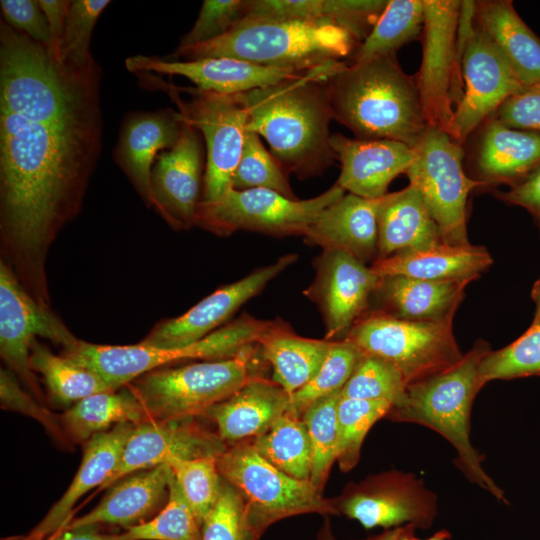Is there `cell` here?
Listing matches in <instances>:
<instances>
[{
	"mask_svg": "<svg viewBox=\"0 0 540 540\" xmlns=\"http://www.w3.org/2000/svg\"><path fill=\"white\" fill-rule=\"evenodd\" d=\"M101 68L75 69L0 22V231L14 273L46 290L45 259L101 151Z\"/></svg>",
	"mask_w": 540,
	"mask_h": 540,
	"instance_id": "6da1fadb",
	"label": "cell"
},
{
	"mask_svg": "<svg viewBox=\"0 0 540 540\" xmlns=\"http://www.w3.org/2000/svg\"><path fill=\"white\" fill-rule=\"evenodd\" d=\"M346 61H334L307 74L240 94L247 109V131L262 136L287 173L306 179L335 161L329 131L333 119L328 81Z\"/></svg>",
	"mask_w": 540,
	"mask_h": 540,
	"instance_id": "7a4b0ae2",
	"label": "cell"
},
{
	"mask_svg": "<svg viewBox=\"0 0 540 540\" xmlns=\"http://www.w3.org/2000/svg\"><path fill=\"white\" fill-rule=\"evenodd\" d=\"M327 87L333 119L357 139L414 148L428 126L415 77L402 70L396 54L347 63Z\"/></svg>",
	"mask_w": 540,
	"mask_h": 540,
	"instance_id": "3957f363",
	"label": "cell"
},
{
	"mask_svg": "<svg viewBox=\"0 0 540 540\" xmlns=\"http://www.w3.org/2000/svg\"><path fill=\"white\" fill-rule=\"evenodd\" d=\"M490 350L486 341L478 340L453 367L409 384L403 401L392 407L387 417L420 424L440 434L456 450L457 464L466 477L506 502L504 491L482 467L484 456L470 439L472 404L482 389L479 366Z\"/></svg>",
	"mask_w": 540,
	"mask_h": 540,
	"instance_id": "277c9868",
	"label": "cell"
},
{
	"mask_svg": "<svg viewBox=\"0 0 540 540\" xmlns=\"http://www.w3.org/2000/svg\"><path fill=\"white\" fill-rule=\"evenodd\" d=\"M358 46L348 32L334 25L243 18L225 35L207 43L178 47L171 57H229L306 72L351 56Z\"/></svg>",
	"mask_w": 540,
	"mask_h": 540,
	"instance_id": "5b68a950",
	"label": "cell"
},
{
	"mask_svg": "<svg viewBox=\"0 0 540 540\" xmlns=\"http://www.w3.org/2000/svg\"><path fill=\"white\" fill-rule=\"evenodd\" d=\"M271 322L243 313L203 339L179 348H157L140 342L124 346L100 345L76 339L63 348L62 355L94 371L118 390L149 371L177 362L232 358L246 347L258 344Z\"/></svg>",
	"mask_w": 540,
	"mask_h": 540,
	"instance_id": "8992f818",
	"label": "cell"
},
{
	"mask_svg": "<svg viewBox=\"0 0 540 540\" xmlns=\"http://www.w3.org/2000/svg\"><path fill=\"white\" fill-rule=\"evenodd\" d=\"M256 345L228 359L158 368L126 387L142 405L146 421L204 415L210 407L260 376L255 373Z\"/></svg>",
	"mask_w": 540,
	"mask_h": 540,
	"instance_id": "52a82bcc",
	"label": "cell"
},
{
	"mask_svg": "<svg viewBox=\"0 0 540 540\" xmlns=\"http://www.w3.org/2000/svg\"><path fill=\"white\" fill-rule=\"evenodd\" d=\"M221 477L234 486L246 505L247 526L257 540L273 522L303 513H337L309 480L277 469L248 443H238L217 458Z\"/></svg>",
	"mask_w": 540,
	"mask_h": 540,
	"instance_id": "ba28073f",
	"label": "cell"
},
{
	"mask_svg": "<svg viewBox=\"0 0 540 540\" xmlns=\"http://www.w3.org/2000/svg\"><path fill=\"white\" fill-rule=\"evenodd\" d=\"M363 354L395 365L411 384L456 365L463 357L453 333V319L410 321L383 310L366 312L344 338Z\"/></svg>",
	"mask_w": 540,
	"mask_h": 540,
	"instance_id": "9c48e42d",
	"label": "cell"
},
{
	"mask_svg": "<svg viewBox=\"0 0 540 540\" xmlns=\"http://www.w3.org/2000/svg\"><path fill=\"white\" fill-rule=\"evenodd\" d=\"M413 149L415 159L405 174L409 184L420 192L442 242L453 246L470 245L468 198L473 190L483 186L464 169V145L446 131L427 126Z\"/></svg>",
	"mask_w": 540,
	"mask_h": 540,
	"instance_id": "30bf717a",
	"label": "cell"
},
{
	"mask_svg": "<svg viewBox=\"0 0 540 540\" xmlns=\"http://www.w3.org/2000/svg\"><path fill=\"white\" fill-rule=\"evenodd\" d=\"M345 195L335 183L322 194L291 199L265 188L231 189L214 203H200L196 225L218 236L237 231L275 237L304 236L320 213Z\"/></svg>",
	"mask_w": 540,
	"mask_h": 540,
	"instance_id": "8fae6325",
	"label": "cell"
},
{
	"mask_svg": "<svg viewBox=\"0 0 540 540\" xmlns=\"http://www.w3.org/2000/svg\"><path fill=\"white\" fill-rule=\"evenodd\" d=\"M460 0H423L422 60L415 76L428 126L450 132L462 99Z\"/></svg>",
	"mask_w": 540,
	"mask_h": 540,
	"instance_id": "7c38bea8",
	"label": "cell"
},
{
	"mask_svg": "<svg viewBox=\"0 0 540 540\" xmlns=\"http://www.w3.org/2000/svg\"><path fill=\"white\" fill-rule=\"evenodd\" d=\"M464 92L455 107L449 134L462 145L502 103L524 86L473 20V1H463L459 26Z\"/></svg>",
	"mask_w": 540,
	"mask_h": 540,
	"instance_id": "4fadbf2b",
	"label": "cell"
},
{
	"mask_svg": "<svg viewBox=\"0 0 540 540\" xmlns=\"http://www.w3.org/2000/svg\"><path fill=\"white\" fill-rule=\"evenodd\" d=\"M191 101L173 91L184 120L195 127L206 145V167L200 203H214L232 189L247 134L248 113L240 94L189 89Z\"/></svg>",
	"mask_w": 540,
	"mask_h": 540,
	"instance_id": "5bb4252c",
	"label": "cell"
},
{
	"mask_svg": "<svg viewBox=\"0 0 540 540\" xmlns=\"http://www.w3.org/2000/svg\"><path fill=\"white\" fill-rule=\"evenodd\" d=\"M65 348L77 338L48 306L38 302L20 283L14 271L0 262V353L26 389L40 402L43 393L30 365L36 337Z\"/></svg>",
	"mask_w": 540,
	"mask_h": 540,
	"instance_id": "9a60e30c",
	"label": "cell"
},
{
	"mask_svg": "<svg viewBox=\"0 0 540 540\" xmlns=\"http://www.w3.org/2000/svg\"><path fill=\"white\" fill-rule=\"evenodd\" d=\"M315 268V278L304 294L316 303L322 314L325 339L346 337L366 313L382 277L350 254L335 249L322 250Z\"/></svg>",
	"mask_w": 540,
	"mask_h": 540,
	"instance_id": "2e32d148",
	"label": "cell"
},
{
	"mask_svg": "<svg viewBox=\"0 0 540 540\" xmlns=\"http://www.w3.org/2000/svg\"><path fill=\"white\" fill-rule=\"evenodd\" d=\"M297 258L295 253L283 255L274 263L220 287L184 314L157 324L140 343L157 348H179L203 339L222 327L242 305L260 294Z\"/></svg>",
	"mask_w": 540,
	"mask_h": 540,
	"instance_id": "e0dca14e",
	"label": "cell"
},
{
	"mask_svg": "<svg viewBox=\"0 0 540 540\" xmlns=\"http://www.w3.org/2000/svg\"><path fill=\"white\" fill-rule=\"evenodd\" d=\"M226 449L219 434L204 428L196 417L144 421L134 426L115 472L101 489L109 488L128 474L165 464L172 458L219 457Z\"/></svg>",
	"mask_w": 540,
	"mask_h": 540,
	"instance_id": "ac0fdd59",
	"label": "cell"
},
{
	"mask_svg": "<svg viewBox=\"0 0 540 540\" xmlns=\"http://www.w3.org/2000/svg\"><path fill=\"white\" fill-rule=\"evenodd\" d=\"M467 140L464 157L483 188L513 187L540 166L539 131L510 128L492 115Z\"/></svg>",
	"mask_w": 540,
	"mask_h": 540,
	"instance_id": "d6986e66",
	"label": "cell"
},
{
	"mask_svg": "<svg viewBox=\"0 0 540 540\" xmlns=\"http://www.w3.org/2000/svg\"><path fill=\"white\" fill-rule=\"evenodd\" d=\"M202 174L200 132L185 121L178 142L152 167L153 205L175 229L196 225Z\"/></svg>",
	"mask_w": 540,
	"mask_h": 540,
	"instance_id": "ffe728a7",
	"label": "cell"
},
{
	"mask_svg": "<svg viewBox=\"0 0 540 540\" xmlns=\"http://www.w3.org/2000/svg\"><path fill=\"white\" fill-rule=\"evenodd\" d=\"M125 65L131 72L182 76L193 82L197 89L227 95L265 88L309 72L264 66L229 57L178 60L137 55L127 58Z\"/></svg>",
	"mask_w": 540,
	"mask_h": 540,
	"instance_id": "44dd1931",
	"label": "cell"
},
{
	"mask_svg": "<svg viewBox=\"0 0 540 540\" xmlns=\"http://www.w3.org/2000/svg\"><path fill=\"white\" fill-rule=\"evenodd\" d=\"M330 144L341 168L336 183L367 199L386 195L390 183L405 174L415 159V150L399 141L362 140L336 133Z\"/></svg>",
	"mask_w": 540,
	"mask_h": 540,
	"instance_id": "7402d4cb",
	"label": "cell"
},
{
	"mask_svg": "<svg viewBox=\"0 0 540 540\" xmlns=\"http://www.w3.org/2000/svg\"><path fill=\"white\" fill-rule=\"evenodd\" d=\"M171 475L166 463L128 474L107 488L95 508L71 519L62 529L113 525L127 530L143 524L165 506Z\"/></svg>",
	"mask_w": 540,
	"mask_h": 540,
	"instance_id": "603a6c76",
	"label": "cell"
},
{
	"mask_svg": "<svg viewBox=\"0 0 540 540\" xmlns=\"http://www.w3.org/2000/svg\"><path fill=\"white\" fill-rule=\"evenodd\" d=\"M437 510L436 496L415 475L404 474L378 488L360 490L340 504V512L367 529L407 523L429 527Z\"/></svg>",
	"mask_w": 540,
	"mask_h": 540,
	"instance_id": "cb8c5ba5",
	"label": "cell"
},
{
	"mask_svg": "<svg viewBox=\"0 0 540 540\" xmlns=\"http://www.w3.org/2000/svg\"><path fill=\"white\" fill-rule=\"evenodd\" d=\"M185 120L171 109L134 112L124 119L114 157L143 200L153 205L151 172L159 151L179 140Z\"/></svg>",
	"mask_w": 540,
	"mask_h": 540,
	"instance_id": "d4e9b609",
	"label": "cell"
},
{
	"mask_svg": "<svg viewBox=\"0 0 540 540\" xmlns=\"http://www.w3.org/2000/svg\"><path fill=\"white\" fill-rule=\"evenodd\" d=\"M135 424L125 423L97 434L84 443L82 461L63 496L44 518L19 540H47L71 519L76 503L86 493L102 487L115 472Z\"/></svg>",
	"mask_w": 540,
	"mask_h": 540,
	"instance_id": "484cf974",
	"label": "cell"
},
{
	"mask_svg": "<svg viewBox=\"0 0 540 540\" xmlns=\"http://www.w3.org/2000/svg\"><path fill=\"white\" fill-rule=\"evenodd\" d=\"M380 199L345 194L320 213L304 234L305 242L346 252L364 264L376 261Z\"/></svg>",
	"mask_w": 540,
	"mask_h": 540,
	"instance_id": "4316f807",
	"label": "cell"
},
{
	"mask_svg": "<svg viewBox=\"0 0 540 540\" xmlns=\"http://www.w3.org/2000/svg\"><path fill=\"white\" fill-rule=\"evenodd\" d=\"M387 4L388 0H248L244 18L334 25L360 45Z\"/></svg>",
	"mask_w": 540,
	"mask_h": 540,
	"instance_id": "83f0119b",
	"label": "cell"
},
{
	"mask_svg": "<svg viewBox=\"0 0 540 540\" xmlns=\"http://www.w3.org/2000/svg\"><path fill=\"white\" fill-rule=\"evenodd\" d=\"M290 396L274 381L256 377L204 415L224 441L237 442L266 432L288 411Z\"/></svg>",
	"mask_w": 540,
	"mask_h": 540,
	"instance_id": "f1b7e54d",
	"label": "cell"
},
{
	"mask_svg": "<svg viewBox=\"0 0 540 540\" xmlns=\"http://www.w3.org/2000/svg\"><path fill=\"white\" fill-rule=\"evenodd\" d=\"M486 248L438 245L397 253L370 266L380 277L405 276L429 281H467L480 277L492 264Z\"/></svg>",
	"mask_w": 540,
	"mask_h": 540,
	"instance_id": "f546056e",
	"label": "cell"
},
{
	"mask_svg": "<svg viewBox=\"0 0 540 540\" xmlns=\"http://www.w3.org/2000/svg\"><path fill=\"white\" fill-rule=\"evenodd\" d=\"M377 222L376 260L443 243L420 192L410 184L381 197Z\"/></svg>",
	"mask_w": 540,
	"mask_h": 540,
	"instance_id": "4dcf8cb0",
	"label": "cell"
},
{
	"mask_svg": "<svg viewBox=\"0 0 540 540\" xmlns=\"http://www.w3.org/2000/svg\"><path fill=\"white\" fill-rule=\"evenodd\" d=\"M473 20L523 86L540 83V38L525 24L512 1H473Z\"/></svg>",
	"mask_w": 540,
	"mask_h": 540,
	"instance_id": "1f68e13d",
	"label": "cell"
},
{
	"mask_svg": "<svg viewBox=\"0 0 540 540\" xmlns=\"http://www.w3.org/2000/svg\"><path fill=\"white\" fill-rule=\"evenodd\" d=\"M467 281H429L405 276L382 277L376 293L388 314L410 321L454 319Z\"/></svg>",
	"mask_w": 540,
	"mask_h": 540,
	"instance_id": "d6a6232c",
	"label": "cell"
},
{
	"mask_svg": "<svg viewBox=\"0 0 540 540\" xmlns=\"http://www.w3.org/2000/svg\"><path fill=\"white\" fill-rule=\"evenodd\" d=\"M288 327L279 320L272 321L258 346L272 366L273 381L291 396L315 376L333 341L305 338Z\"/></svg>",
	"mask_w": 540,
	"mask_h": 540,
	"instance_id": "836d02e7",
	"label": "cell"
},
{
	"mask_svg": "<svg viewBox=\"0 0 540 540\" xmlns=\"http://www.w3.org/2000/svg\"><path fill=\"white\" fill-rule=\"evenodd\" d=\"M58 416L70 444L86 443L120 424L146 421L142 405L126 386L81 399Z\"/></svg>",
	"mask_w": 540,
	"mask_h": 540,
	"instance_id": "e575fe53",
	"label": "cell"
},
{
	"mask_svg": "<svg viewBox=\"0 0 540 540\" xmlns=\"http://www.w3.org/2000/svg\"><path fill=\"white\" fill-rule=\"evenodd\" d=\"M30 365L45 382L52 401L69 406L88 396L114 391L97 373L64 355L54 354L35 340L30 351Z\"/></svg>",
	"mask_w": 540,
	"mask_h": 540,
	"instance_id": "d590c367",
	"label": "cell"
},
{
	"mask_svg": "<svg viewBox=\"0 0 540 540\" xmlns=\"http://www.w3.org/2000/svg\"><path fill=\"white\" fill-rule=\"evenodd\" d=\"M252 446L280 471L310 481L312 450L302 418L286 412L266 432L254 438Z\"/></svg>",
	"mask_w": 540,
	"mask_h": 540,
	"instance_id": "8d00e7d4",
	"label": "cell"
},
{
	"mask_svg": "<svg viewBox=\"0 0 540 540\" xmlns=\"http://www.w3.org/2000/svg\"><path fill=\"white\" fill-rule=\"evenodd\" d=\"M423 10V0H389L370 33L347 63L396 54L400 47L419 38L423 29Z\"/></svg>",
	"mask_w": 540,
	"mask_h": 540,
	"instance_id": "74e56055",
	"label": "cell"
},
{
	"mask_svg": "<svg viewBox=\"0 0 540 540\" xmlns=\"http://www.w3.org/2000/svg\"><path fill=\"white\" fill-rule=\"evenodd\" d=\"M341 390L311 404L302 415L312 450L310 482L322 492L332 464L336 461L338 444V404Z\"/></svg>",
	"mask_w": 540,
	"mask_h": 540,
	"instance_id": "f35d334b",
	"label": "cell"
},
{
	"mask_svg": "<svg viewBox=\"0 0 540 540\" xmlns=\"http://www.w3.org/2000/svg\"><path fill=\"white\" fill-rule=\"evenodd\" d=\"M362 356L361 350L352 342L346 339L333 341L315 376L290 396L287 412L301 418L315 401L342 390Z\"/></svg>",
	"mask_w": 540,
	"mask_h": 540,
	"instance_id": "ab89813d",
	"label": "cell"
},
{
	"mask_svg": "<svg viewBox=\"0 0 540 540\" xmlns=\"http://www.w3.org/2000/svg\"><path fill=\"white\" fill-rule=\"evenodd\" d=\"M540 376V315L529 329L511 344L490 350L479 366L481 387L493 380Z\"/></svg>",
	"mask_w": 540,
	"mask_h": 540,
	"instance_id": "60d3db41",
	"label": "cell"
},
{
	"mask_svg": "<svg viewBox=\"0 0 540 540\" xmlns=\"http://www.w3.org/2000/svg\"><path fill=\"white\" fill-rule=\"evenodd\" d=\"M118 540H202V525L181 493L173 474L165 506L151 520L117 534Z\"/></svg>",
	"mask_w": 540,
	"mask_h": 540,
	"instance_id": "b9f144b4",
	"label": "cell"
},
{
	"mask_svg": "<svg viewBox=\"0 0 540 540\" xmlns=\"http://www.w3.org/2000/svg\"><path fill=\"white\" fill-rule=\"evenodd\" d=\"M392 404L387 401L343 398L338 404V444L336 461L342 471L359 461L363 440L370 428L387 416Z\"/></svg>",
	"mask_w": 540,
	"mask_h": 540,
	"instance_id": "7bdbcfd3",
	"label": "cell"
},
{
	"mask_svg": "<svg viewBox=\"0 0 540 540\" xmlns=\"http://www.w3.org/2000/svg\"><path fill=\"white\" fill-rule=\"evenodd\" d=\"M407 386L403 374L391 362L363 354L341 395L349 399L387 401L394 407L403 401Z\"/></svg>",
	"mask_w": 540,
	"mask_h": 540,
	"instance_id": "ee69618b",
	"label": "cell"
},
{
	"mask_svg": "<svg viewBox=\"0 0 540 540\" xmlns=\"http://www.w3.org/2000/svg\"><path fill=\"white\" fill-rule=\"evenodd\" d=\"M217 458H172L166 463L201 525L216 504L221 491L223 478L217 467Z\"/></svg>",
	"mask_w": 540,
	"mask_h": 540,
	"instance_id": "f6af8a7d",
	"label": "cell"
},
{
	"mask_svg": "<svg viewBox=\"0 0 540 540\" xmlns=\"http://www.w3.org/2000/svg\"><path fill=\"white\" fill-rule=\"evenodd\" d=\"M287 171L263 145L260 136L247 131L241 159L233 176L232 189L265 188L298 199Z\"/></svg>",
	"mask_w": 540,
	"mask_h": 540,
	"instance_id": "bcb514c9",
	"label": "cell"
},
{
	"mask_svg": "<svg viewBox=\"0 0 540 540\" xmlns=\"http://www.w3.org/2000/svg\"><path fill=\"white\" fill-rule=\"evenodd\" d=\"M109 0H73L66 18L59 61L75 69L96 63L90 53L94 26Z\"/></svg>",
	"mask_w": 540,
	"mask_h": 540,
	"instance_id": "7dc6e473",
	"label": "cell"
},
{
	"mask_svg": "<svg viewBox=\"0 0 540 540\" xmlns=\"http://www.w3.org/2000/svg\"><path fill=\"white\" fill-rule=\"evenodd\" d=\"M202 540H252L244 499L224 479L219 498L203 521Z\"/></svg>",
	"mask_w": 540,
	"mask_h": 540,
	"instance_id": "c3c4849f",
	"label": "cell"
},
{
	"mask_svg": "<svg viewBox=\"0 0 540 540\" xmlns=\"http://www.w3.org/2000/svg\"><path fill=\"white\" fill-rule=\"evenodd\" d=\"M248 0H205L179 48L213 41L228 33L247 13Z\"/></svg>",
	"mask_w": 540,
	"mask_h": 540,
	"instance_id": "681fc988",
	"label": "cell"
},
{
	"mask_svg": "<svg viewBox=\"0 0 540 540\" xmlns=\"http://www.w3.org/2000/svg\"><path fill=\"white\" fill-rule=\"evenodd\" d=\"M1 407L24 413L39 421L62 445H70L59 422V416L46 409L39 400L30 396L19 385L16 377L6 369L0 371Z\"/></svg>",
	"mask_w": 540,
	"mask_h": 540,
	"instance_id": "f907efd6",
	"label": "cell"
},
{
	"mask_svg": "<svg viewBox=\"0 0 540 540\" xmlns=\"http://www.w3.org/2000/svg\"><path fill=\"white\" fill-rule=\"evenodd\" d=\"M0 7L7 25L50 49L49 26L38 0H1Z\"/></svg>",
	"mask_w": 540,
	"mask_h": 540,
	"instance_id": "816d5d0a",
	"label": "cell"
},
{
	"mask_svg": "<svg viewBox=\"0 0 540 540\" xmlns=\"http://www.w3.org/2000/svg\"><path fill=\"white\" fill-rule=\"evenodd\" d=\"M493 115L510 128L540 132V83L524 86Z\"/></svg>",
	"mask_w": 540,
	"mask_h": 540,
	"instance_id": "f5cc1de1",
	"label": "cell"
},
{
	"mask_svg": "<svg viewBox=\"0 0 540 540\" xmlns=\"http://www.w3.org/2000/svg\"><path fill=\"white\" fill-rule=\"evenodd\" d=\"M494 195L501 201L527 210L540 226V166L524 180L507 191H497Z\"/></svg>",
	"mask_w": 540,
	"mask_h": 540,
	"instance_id": "db71d44e",
	"label": "cell"
},
{
	"mask_svg": "<svg viewBox=\"0 0 540 540\" xmlns=\"http://www.w3.org/2000/svg\"><path fill=\"white\" fill-rule=\"evenodd\" d=\"M38 2L49 26L51 44L48 50L59 61L60 46L71 1L38 0Z\"/></svg>",
	"mask_w": 540,
	"mask_h": 540,
	"instance_id": "11a10c76",
	"label": "cell"
},
{
	"mask_svg": "<svg viewBox=\"0 0 540 540\" xmlns=\"http://www.w3.org/2000/svg\"><path fill=\"white\" fill-rule=\"evenodd\" d=\"M47 540H118L117 534L100 533L98 527L62 529Z\"/></svg>",
	"mask_w": 540,
	"mask_h": 540,
	"instance_id": "9f6ffc18",
	"label": "cell"
},
{
	"mask_svg": "<svg viewBox=\"0 0 540 540\" xmlns=\"http://www.w3.org/2000/svg\"><path fill=\"white\" fill-rule=\"evenodd\" d=\"M414 529H416L413 525H408L406 531L404 534L399 538V540H419L414 536ZM449 533L447 531H440L435 533L431 538L426 540H448L449 539Z\"/></svg>",
	"mask_w": 540,
	"mask_h": 540,
	"instance_id": "6f0895ef",
	"label": "cell"
},
{
	"mask_svg": "<svg viewBox=\"0 0 540 540\" xmlns=\"http://www.w3.org/2000/svg\"><path fill=\"white\" fill-rule=\"evenodd\" d=\"M408 525L406 527H396L394 529L388 530L383 534L374 537L369 540H399V538L404 534Z\"/></svg>",
	"mask_w": 540,
	"mask_h": 540,
	"instance_id": "680465c9",
	"label": "cell"
},
{
	"mask_svg": "<svg viewBox=\"0 0 540 540\" xmlns=\"http://www.w3.org/2000/svg\"><path fill=\"white\" fill-rule=\"evenodd\" d=\"M532 299L535 304V316L537 317L540 315V278L535 282L532 293H531Z\"/></svg>",
	"mask_w": 540,
	"mask_h": 540,
	"instance_id": "91938a15",
	"label": "cell"
},
{
	"mask_svg": "<svg viewBox=\"0 0 540 540\" xmlns=\"http://www.w3.org/2000/svg\"><path fill=\"white\" fill-rule=\"evenodd\" d=\"M319 540H335L328 522L322 527L319 533Z\"/></svg>",
	"mask_w": 540,
	"mask_h": 540,
	"instance_id": "94428289",
	"label": "cell"
}]
</instances>
